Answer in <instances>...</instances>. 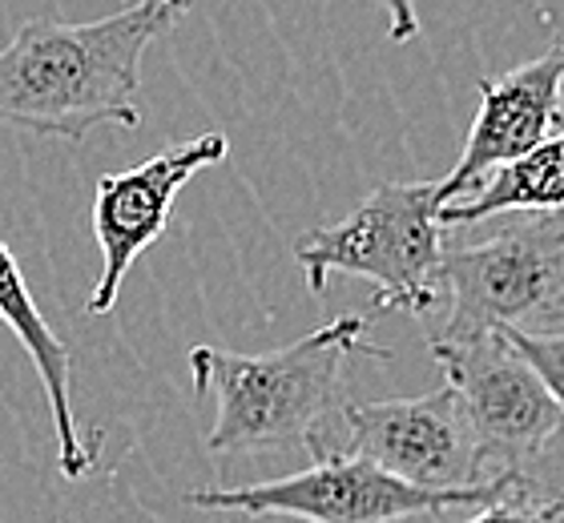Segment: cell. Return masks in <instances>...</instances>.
<instances>
[{
  "mask_svg": "<svg viewBox=\"0 0 564 523\" xmlns=\"http://www.w3.org/2000/svg\"><path fill=\"white\" fill-rule=\"evenodd\" d=\"M177 21L165 0H126L101 21H24L0 45V126L82 141L89 129H138L141 57Z\"/></svg>",
  "mask_w": 564,
  "mask_h": 523,
  "instance_id": "1",
  "label": "cell"
},
{
  "mask_svg": "<svg viewBox=\"0 0 564 523\" xmlns=\"http://www.w3.org/2000/svg\"><path fill=\"white\" fill-rule=\"evenodd\" d=\"M391 359L388 347L367 342V318L343 314L299 342L271 355H235L223 347H194L189 371L198 395L214 399L206 451L279 455L311 447L343 407V367L351 355Z\"/></svg>",
  "mask_w": 564,
  "mask_h": 523,
  "instance_id": "2",
  "label": "cell"
},
{
  "mask_svg": "<svg viewBox=\"0 0 564 523\" xmlns=\"http://www.w3.org/2000/svg\"><path fill=\"white\" fill-rule=\"evenodd\" d=\"M440 182H388L335 226L294 238V262L306 291L323 294L330 274H355L376 286L379 310L427 314L444 298V226Z\"/></svg>",
  "mask_w": 564,
  "mask_h": 523,
  "instance_id": "3",
  "label": "cell"
},
{
  "mask_svg": "<svg viewBox=\"0 0 564 523\" xmlns=\"http://www.w3.org/2000/svg\"><path fill=\"white\" fill-rule=\"evenodd\" d=\"M444 342L488 330H564V209L505 221L492 238L444 246Z\"/></svg>",
  "mask_w": 564,
  "mask_h": 523,
  "instance_id": "4",
  "label": "cell"
},
{
  "mask_svg": "<svg viewBox=\"0 0 564 523\" xmlns=\"http://www.w3.org/2000/svg\"><path fill=\"white\" fill-rule=\"evenodd\" d=\"M306 451L315 459L359 455L367 464L383 467L388 476L432 491H464L500 479L484 464L464 403L447 383L420 399H383V403L343 399V407L330 415V423L318 431Z\"/></svg>",
  "mask_w": 564,
  "mask_h": 523,
  "instance_id": "5",
  "label": "cell"
},
{
  "mask_svg": "<svg viewBox=\"0 0 564 523\" xmlns=\"http://www.w3.org/2000/svg\"><path fill=\"white\" fill-rule=\"evenodd\" d=\"M520 476L488 479L480 488L432 491L408 479L388 476L383 467L359 455H323L299 476H282L250 488H206L189 491L186 503L218 515H291L306 523H395L423 512H447L464 503H488L492 495L517 483Z\"/></svg>",
  "mask_w": 564,
  "mask_h": 523,
  "instance_id": "6",
  "label": "cell"
},
{
  "mask_svg": "<svg viewBox=\"0 0 564 523\" xmlns=\"http://www.w3.org/2000/svg\"><path fill=\"white\" fill-rule=\"evenodd\" d=\"M432 359L464 403L492 476H524L553 443L564 447L561 407L500 330L459 342L432 338Z\"/></svg>",
  "mask_w": 564,
  "mask_h": 523,
  "instance_id": "7",
  "label": "cell"
},
{
  "mask_svg": "<svg viewBox=\"0 0 564 523\" xmlns=\"http://www.w3.org/2000/svg\"><path fill=\"white\" fill-rule=\"evenodd\" d=\"M230 141L218 129L153 153L126 174H106L94 194V238L101 246V279L89 294V314H109L121 294V282L174 218V201L186 182L210 165L226 162Z\"/></svg>",
  "mask_w": 564,
  "mask_h": 523,
  "instance_id": "8",
  "label": "cell"
},
{
  "mask_svg": "<svg viewBox=\"0 0 564 523\" xmlns=\"http://www.w3.org/2000/svg\"><path fill=\"white\" fill-rule=\"evenodd\" d=\"M480 109L471 121L459 162L452 174L440 177V198L456 201L468 198L480 186L484 174L496 165L517 162L532 145H541L549 133L564 126V45H553L529 65L484 77L476 81Z\"/></svg>",
  "mask_w": 564,
  "mask_h": 523,
  "instance_id": "9",
  "label": "cell"
},
{
  "mask_svg": "<svg viewBox=\"0 0 564 523\" xmlns=\"http://www.w3.org/2000/svg\"><path fill=\"white\" fill-rule=\"evenodd\" d=\"M0 323L12 326V335L21 338V347L29 350L41 383H45L48 411H53V427H57V459H61V476L65 479H82L94 471L97 464V447H101V435L94 439H82L77 431V415H73V399H69V350L61 342L48 323L41 318L33 303V291L24 286V274L17 266V258L4 242H0Z\"/></svg>",
  "mask_w": 564,
  "mask_h": 523,
  "instance_id": "10",
  "label": "cell"
},
{
  "mask_svg": "<svg viewBox=\"0 0 564 523\" xmlns=\"http://www.w3.org/2000/svg\"><path fill=\"white\" fill-rule=\"evenodd\" d=\"M564 209V126L517 162L496 165L468 198L440 206V226H480L496 214H561Z\"/></svg>",
  "mask_w": 564,
  "mask_h": 523,
  "instance_id": "11",
  "label": "cell"
},
{
  "mask_svg": "<svg viewBox=\"0 0 564 523\" xmlns=\"http://www.w3.org/2000/svg\"><path fill=\"white\" fill-rule=\"evenodd\" d=\"M464 523H564V495H536L529 476H520Z\"/></svg>",
  "mask_w": 564,
  "mask_h": 523,
  "instance_id": "12",
  "label": "cell"
},
{
  "mask_svg": "<svg viewBox=\"0 0 564 523\" xmlns=\"http://www.w3.org/2000/svg\"><path fill=\"white\" fill-rule=\"evenodd\" d=\"M500 335L517 347V355L529 362L532 371L541 374L544 391L553 395V403L561 407L564 418V330L556 335H529V330H500ZM564 451V447H561Z\"/></svg>",
  "mask_w": 564,
  "mask_h": 523,
  "instance_id": "13",
  "label": "cell"
},
{
  "mask_svg": "<svg viewBox=\"0 0 564 523\" xmlns=\"http://www.w3.org/2000/svg\"><path fill=\"white\" fill-rule=\"evenodd\" d=\"M379 9H388V21H391V41L395 45H408L415 33H420V17H415V4L412 0H371Z\"/></svg>",
  "mask_w": 564,
  "mask_h": 523,
  "instance_id": "14",
  "label": "cell"
},
{
  "mask_svg": "<svg viewBox=\"0 0 564 523\" xmlns=\"http://www.w3.org/2000/svg\"><path fill=\"white\" fill-rule=\"evenodd\" d=\"M165 4H170V9H174V12H182V9H186V4H189V0H165Z\"/></svg>",
  "mask_w": 564,
  "mask_h": 523,
  "instance_id": "15",
  "label": "cell"
}]
</instances>
